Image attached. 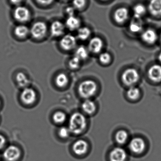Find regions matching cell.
I'll return each instance as SVG.
<instances>
[{
	"instance_id": "obj_22",
	"label": "cell",
	"mask_w": 161,
	"mask_h": 161,
	"mask_svg": "<svg viewBox=\"0 0 161 161\" xmlns=\"http://www.w3.org/2000/svg\"><path fill=\"white\" fill-rule=\"evenodd\" d=\"M16 80L18 86L23 89L29 87V85L31 83L28 77L22 72H19L17 74Z\"/></svg>"
},
{
	"instance_id": "obj_28",
	"label": "cell",
	"mask_w": 161,
	"mask_h": 161,
	"mask_svg": "<svg viewBox=\"0 0 161 161\" xmlns=\"http://www.w3.org/2000/svg\"><path fill=\"white\" fill-rule=\"evenodd\" d=\"M128 138V133L126 131L120 130L117 132L115 139L117 142L119 144H123L127 141Z\"/></svg>"
},
{
	"instance_id": "obj_27",
	"label": "cell",
	"mask_w": 161,
	"mask_h": 161,
	"mask_svg": "<svg viewBox=\"0 0 161 161\" xmlns=\"http://www.w3.org/2000/svg\"><path fill=\"white\" fill-rule=\"evenodd\" d=\"M66 119V114L61 111L55 112L53 116V119L56 124H63L65 122Z\"/></svg>"
},
{
	"instance_id": "obj_13",
	"label": "cell",
	"mask_w": 161,
	"mask_h": 161,
	"mask_svg": "<svg viewBox=\"0 0 161 161\" xmlns=\"http://www.w3.org/2000/svg\"><path fill=\"white\" fill-rule=\"evenodd\" d=\"M127 157V153L122 148H114L110 153V161H125Z\"/></svg>"
},
{
	"instance_id": "obj_38",
	"label": "cell",
	"mask_w": 161,
	"mask_h": 161,
	"mask_svg": "<svg viewBox=\"0 0 161 161\" xmlns=\"http://www.w3.org/2000/svg\"><path fill=\"white\" fill-rule=\"evenodd\" d=\"M158 59H159V61H160V62H161V52L160 53L159 56H158Z\"/></svg>"
},
{
	"instance_id": "obj_37",
	"label": "cell",
	"mask_w": 161,
	"mask_h": 161,
	"mask_svg": "<svg viewBox=\"0 0 161 161\" xmlns=\"http://www.w3.org/2000/svg\"><path fill=\"white\" fill-rule=\"evenodd\" d=\"M10 2L15 6H18L21 5L20 4L22 3L23 0H10Z\"/></svg>"
},
{
	"instance_id": "obj_24",
	"label": "cell",
	"mask_w": 161,
	"mask_h": 161,
	"mask_svg": "<svg viewBox=\"0 0 161 161\" xmlns=\"http://www.w3.org/2000/svg\"><path fill=\"white\" fill-rule=\"evenodd\" d=\"M129 29L130 31L134 33L140 32L143 30V23L141 19L134 18L130 23Z\"/></svg>"
},
{
	"instance_id": "obj_30",
	"label": "cell",
	"mask_w": 161,
	"mask_h": 161,
	"mask_svg": "<svg viewBox=\"0 0 161 161\" xmlns=\"http://www.w3.org/2000/svg\"><path fill=\"white\" fill-rule=\"evenodd\" d=\"M81 63V61L79 58L74 56L69 62V66L71 69H78L80 67Z\"/></svg>"
},
{
	"instance_id": "obj_26",
	"label": "cell",
	"mask_w": 161,
	"mask_h": 161,
	"mask_svg": "<svg viewBox=\"0 0 161 161\" xmlns=\"http://www.w3.org/2000/svg\"><path fill=\"white\" fill-rule=\"evenodd\" d=\"M146 13V7L143 4H138L134 7L133 14L134 18L141 19Z\"/></svg>"
},
{
	"instance_id": "obj_9",
	"label": "cell",
	"mask_w": 161,
	"mask_h": 161,
	"mask_svg": "<svg viewBox=\"0 0 161 161\" xmlns=\"http://www.w3.org/2000/svg\"><path fill=\"white\" fill-rule=\"evenodd\" d=\"M88 149V143L84 139H79L75 141L72 146L73 152L79 156L84 155L87 152Z\"/></svg>"
},
{
	"instance_id": "obj_33",
	"label": "cell",
	"mask_w": 161,
	"mask_h": 161,
	"mask_svg": "<svg viewBox=\"0 0 161 161\" xmlns=\"http://www.w3.org/2000/svg\"><path fill=\"white\" fill-rule=\"evenodd\" d=\"M111 60V55L108 53H103L99 56V60L101 64H107L110 63Z\"/></svg>"
},
{
	"instance_id": "obj_35",
	"label": "cell",
	"mask_w": 161,
	"mask_h": 161,
	"mask_svg": "<svg viewBox=\"0 0 161 161\" xmlns=\"http://www.w3.org/2000/svg\"><path fill=\"white\" fill-rule=\"evenodd\" d=\"M38 3L43 5H49L53 3L54 0H36Z\"/></svg>"
},
{
	"instance_id": "obj_39",
	"label": "cell",
	"mask_w": 161,
	"mask_h": 161,
	"mask_svg": "<svg viewBox=\"0 0 161 161\" xmlns=\"http://www.w3.org/2000/svg\"><path fill=\"white\" fill-rule=\"evenodd\" d=\"M160 40H161V36H160Z\"/></svg>"
},
{
	"instance_id": "obj_8",
	"label": "cell",
	"mask_w": 161,
	"mask_h": 161,
	"mask_svg": "<svg viewBox=\"0 0 161 161\" xmlns=\"http://www.w3.org/2000/svg\"><path fill=\"white\" fill-rule=\"evenodd\" d=\"M21 156V151L18 147L11 145L7 147L3 153V156L6 161H17Z\"/></svg>"
},
{
	"instance_id": "obj_5",
	"label": "cell",
	"mask_w": 161,
	"mask_h": 161,
	"mask_svg": "<svg viewBox=\"0 0 161 161\" xmlns=\"http://www.w3.org/2000/svg\"><path fill=\"white\" fill-rule=\"evenodd\" d=\"M60 47L67 51L75 49L77 47V38L71 34L63 36L60 41Z\"/></svg>"
},
{
	"instance_id": "obj_15",
	"label": "cell",
	"mask_w": 161,
	"mask_h": 161,
	"mask_svg": "<svg viewBox=\"0 0 161 161\" xmlns=\"http://www.w3.org/2000/svg\"><path fill=\"white\" fill-rule=\"evenodd\" d=\"M141 38L147 44L152 45L157 41L158 36L154 30L153 29H147L142 33Z\"/></svg>"
},
{
	"instance_id": "obj_17",
	"label": "cell",
	"mask_w": 161,
	"mask_h": 161,
	"mask_svg": "<svg viewBox=\"0 0 161 161\" xmlns=\"http://www.w3.org/2000/svg\"><path fill=\"white\" fill-rule=\"evenodd\" d=\"M149 78L154 82L161 80V66L155 64L151 67L148 70Z\"/></svg>"
},
{
	"instance_id": "obj_20",
	"label": "cell",
	"mask_w": 161,
	"mask_h": 161,
	"mask_svg": "<svg viewBox=\"0 0 161 161\" xmlns=\"http://www.w3.org/2000/svg\"><path fill=\"white\" fill-rule=\"evenodd\" d=\"M89 51L88 48L83 46L77 47L75 49L74 56L79 58L81 62L86 60L89 56Z\"/></svg>"
},
{
	"instance_id": "obj_21",
	"label": "cell",
	"mask_w": 161,
	"mask_h": 161,
	"mask_svg": "<svg viewBox=\"0 0 161 161\" xmlns=\"http://www.w3.org/2000/svg\"><path fill=\"white\" fill-rule=\"evenodd\" d=\"M14 32L17 37L24 38L30 34V29L24 25H18L15 28Z\"/></svg>"
},
{
	"instance_id": "obj_2",
	"label": "cell",
	"mask_w": 161,
	"mask_h": 161,
	"mask_svg": "<svg viewBox=\"0 0 161 161\" xmlns=\"http://www.w3.org/2000/svg\"><path fill=\"white\" fill-rule=\"evenodd\" d=\"M97 89V83L92 80H87L81 82L78 86V93L81 97L90 99L96 94Z\"/></svg>"
},
{
	"instance_id": "obj_29",
	"label": "cell",
	"mask_w": 161,
	"mask_h": 161,
	"mask_svg": "<svg viewBox=\"0 0 161 161\" xmlns=\"http://www.w3.org/2000/svg\"><path fill=\"white\" fill-rule=\"evenodd\" d=\"M140 95V91L138 88L134 86L130 87L127 91V96L129 98L135 100L138 98Z\"/></svg>"
},
{
	"instance_id": "obj_11",
	"label": "cell",
	"mask_w": 161,
	"mask_h": 161,
	"mask_svg": "<svg viewBox=\"0 0 161 161\" xmlns=\"http://www.w3.org/2000/svg\"><path fill=\"white\" fill-rule=\"evenodd\" d=\"M65 29L64 23L59 20L52 22L50 28L52 36L55 37L63 36L64 34Z\"/></svg>"
},
{
	"instance_id": "obj_7",
	"label": "cell",
	"mask_w": 161,
	"mask_h": 161,
	"mask_svg": "<svg viewBox=\"0 0 161 161\" xmlns=\"http://www.w3.org/2000/svg\"><path fill=\"white\" fill-rule=\"evenodd\" d=\"M37 95L35 90L30 87L23 88L20 94L21 101L27 104L31 105L35 102Z\"/></svg>"
},
{
	"instance_id": "obj_12",
	"label": "cell",
	"mask_w": 161,
	"mask_h": 161,
	"mask_svg": "<svg viewBox=\"0 0 161 161\" xmlns=\"http://www.w3.org/2000/svg\"><path fill=\"white\" fill-rule=\"evenodd\" d=\"M102 40L99 37H94L91 38L88 43V48L89 52L94 53H99L103 47Z\"/></svg>"
},
{
	"instance_id": "obj_1",
	"label": "cell",
	"mask_w": 161,
	"mask_h": 161,
	"mask_svg": "<svg viewBox=\"0 0 161 161\" xmlns=\"http://www.w3.org/2000/svg\"><path fill=\"white\" fill-rule=\"evenodd\" d=\"M86 124L87 121L85 116L80 112H75L69 118L68 128L71 134L79 135L84 131Z\"/></svg>"
},
{
	"instance_id": "obj_4",
	"label": "cell",
	"mask_w": 161,
	"mask_h": 161,
	"mask_svg": "<svg viewBox=\"0 0 161 161\" xmlns=\"http://www.w3.org/2000/svg\"><path fill=\"white\" fill-rule=\"evenodd\" d=\"M14 17L18 22L26 23L31 19V13L27 7L19 5L15 8L14 11Z\"/></svg>"
},
{
	"instance_id": "obj_40",
	"label": "cell",
	"mask_w": 161,
	"mask_h": 161,
	"mask_svg": "<svg viewBox=\"0 0 161 161\" xmlns=\"http://www.w3.org/2000/svg\"><path fill=\"white\" fill-rule=\"evenodd\" d=\"M63 1H67V0H63Z\"/></svg>"
},
{
	"instance_id": "obj_36",
	"label": "cell",
	"mask_w": 161,
	"mask_h": 161,
	"mask_svg": "<svg viewBox=\"0 0 161 161\" xmlns=\"http://www.w3.org/2000/svg\"><path fill=\"white\" fill-rule=\"evenodd\" d=\"M6 144V139L3 136L0 135V149L3 148Z\"/></svg>"
},
{
	"instance_id": "obj_32",
	"label": "cell",
	"mask_w": 161,
	"mask_h": 161,
	"mask_svg": "<svg viewBox=\"0 0 161 161\" xmlns=\"http://www.w3.org/2000/svg\"><path fill=\"white\" fill-rule=\"evenodd\" d=\"M86 4V0H72V6L77 10L83 9Z\"/></svg>"
},
{
	"instance_id": "obj_31",
	"label": "cell",
	"mask_w": 161,
	"mask_h": 161,
	"mask_svg": "<svg viewBox=\"0 0 161 161\" xmlns=\"http://www.w3.org/2000/svg\"><path fill=\"white\" fill-rule=\"evenodd\" d=\"M58 133L60 137L65 139L69 137L71 133L68 127H62L58 130Z\"/></svg>"
},
{
	"instance_id": "obj_6",
	"label": "cell",
	"mask_w": 161,
	"mask_h": 161,
	"mask_svg": "<svg viewBox=\"0 0 161 161\" xmlns=\"http://www.w3.org/2000/svg\"><path fill=\"white\" fill-rule=\"evenodd\" d=\"M139 79L138 71L133 68H129L123 72L122 80L124 83L127 86H131L136 83Z\"/></svg>"
},
{
	"instance_id": "obj_3",
	"label": "cell",
	"mask_w": 161,
	"mask_h": 161,
	"mask_svg": "<svg viewBox=\"0 0 161 161\" xmlns=\"http://www.w3.org/2000/svg\"><path fill=\"white\" fill-rule=\"evenodd\" d=\"M47 31L46 23L43 21H38L32 25L30 29V34L35 39H42L46 36Z\"/></svg>"
},
{
	"instance_id": "obj_19",
	"label": "cell",
	"mask_w": 161,
	"mask_h": 161,
	"mask_svg": "<svg viewBox=\"0 0 161 161\" xmlns=\"http://www.w3.org/2000/svg\"><path fill=\"white\" fill-rule=\"evenodd\" d=\"M148 9L153 15L161 16V0H151L149 3Z\"/></svg>"
},
{
	"instance_id": "obj_34",
	"label": "cell",
	"mask_w": 161,
	"mask_h": 161,
	"mask_svg": "<svg viewBox=\"0 0 161 161\" xmlns=\"http://www.w3.org/2000/svg\"><path fill=\"white\" fill-rule=\"evenodd\" d=\"M77 10L73 6H68L66 8L65 12L67 17L76 15Z\"/></svg>"
},
{
	"instance_id": "obj_25",
	"label": "cell",
	"mask_w": 161,
	"mask_h": 161,
	"mask_svg": "<svg viewBox=\"0 0 161 161\" xmlns=\"http://www.w3.org/2000/svg\"><path fill=\"white\" fill-rule=\"evenodd\" d=\"M69 80L66 74L64 73H60L55 77V84L60 88L65 87L68 84Z\"/></svg>"
},
{
	"instance_id": "obj_14",
	"label": "cell",
	"mask_w": 161,
	"mask_h": 161,
	"mask_svg": "<svg viewBox=\"0 0 161 161\" xmlns=\"http://www.w3.org/2000/svg\"><path fill=\"white\" fill-rule=\"evenodd\" d=\"M66 28L70 31H76L81 27L80 18L75 16L67 17L64 23Z\"/></svg>"
},
{
	"instance_id": "obj_16",
	"label": "cell",
	"mask_w": 161,
	"mask_h": 161,
	"mask_svg": "<svg viewBox=\"0 0 161 161\" xmlns=\"http://www.w3.org/2000/svg\"><path fill=\"white\" fill-rule=\"evenodd\" d=\"M129 11L127 8L121 7L117 9L114 14L115 20L118 23H124L129 18Z\"/></svg>"
},
{
	"instance_id": "obj_18",
	"label": "cell",
	"mask_w": 161,
	"mask_h": 161,
	"mask_svg": "<svg viewBox=\"0 0 161 161\" xmlns=\"http://www.w3.org/2000/svg\"><path fill=\"white\" fill-rule=\"evenodd\" d=\"M81 107L83 112L88 115L94 114L97 108L95 103L90 99L85 100L82 103Z\"/></svg>"
},
{
	"instance_id": "obj_23",
	"label": "cell",
	"mask_w": 161,
	"mask_h": 161,
	"mask_svg": "<svg viewBox=\"0 0 161 161\" xmlns=\"http://www.w3.org/2000/svg\"><path fill=\"white\" fill-rule=\"evenodd\" d=\"M77 38L81 41H86L90 38L91 32L86 27H81L77 30Z\"/></svg>"
},
{
	"instance_id": "obj_10",
	"label": "cell",
	"mask_w": 161,
	"mask_h": 161,
	"mask_svg": "<svg viewBox=\"0 0 161 161\" xmlns=\"http://www.w3.org/2000/svg\"><path fill=\"white\" fill-rule=\"evenodd\" d=\"M129 148L132 152L135 153H140L145 150L146 144L142 138L135 137L131 140L129 144Z\"/></svg>"
}]
</instances>
